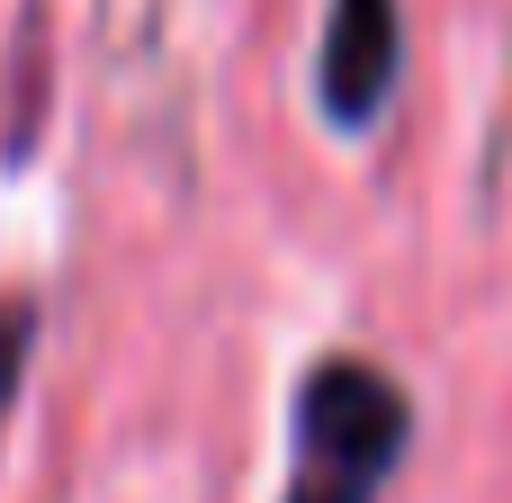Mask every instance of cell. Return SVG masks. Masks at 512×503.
Returning a JSON list of instances; mask_svg holds the SVG:
<instances>
[{
	"instance_id": "7a4b0ae2",
	"label": "cell",
	"mask_w": 512,
	"mask_h": 503,
	"mask_svg": "<svg viewBox=\"0 0 512 503\" xmlns=\"http://www.w3.org/2000/svg\"><path fill=\"white\" fill-rule=\"evenodd\" d=\"M396 63H405V18L396 0H333L324 9V54H315V81H324V108L333 126H369L396 90Z\"/></svg>"
},
{
	"instance_id": "6da1fadb",
	"label": "cell",
	"mask_w": 512,
	"mask_h": 503,
	"mask_svg": "<svg viewBox=\"0 0 512 503\" xmlns=\"http://www.w3.org/2000/svg\"><path fill=\"white\" fill-rule=\"evenodd\" d=\"M414 405L378 360H315L297 387V432H288V486L279 503H378L405 459Z\"/></svg>"
},
{
	"instance_id": "3957f363",
	"label": "cell",
	"mask_w": 512,
	"mask_h": 503,
	"mask_svg": "<svg viewBox=\"0 0 512 503\" xmlns=\"http://www.w3.org/2000/svg\"><path fill=\"white\" fill-rule=\"evenodd\" d=\"M18 351H27V306H0V405L18 387Z\"/></svg>"
}]
</instances>
